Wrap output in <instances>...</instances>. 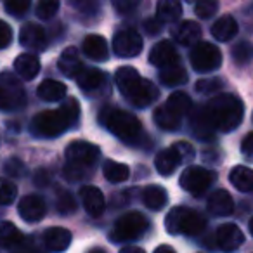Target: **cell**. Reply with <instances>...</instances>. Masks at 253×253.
<instances>
[{
  "label": "cell",
  "mask_w": 253,
  "mask_h": 253,
  "mask_svg": "<svg viewBox=\"0 0 253 253\" xmlns=\"http://www.w3.org/2000/svg\"><path fill=\"white\" fill-rule=\"evenodd\" d=\"M80 118V102L75 97L64 99L59 109H47L32 120L33 134L40 137H56L66 132Z\"/></svg>",
  "instance_id": "obj_1"
},
{
  "label": "cell",
  "mask_w": 253,
  "mask_h": 253,
  "mask_svg": "<svg viewBox=\"0 0 253 253\" xmlns=\"http://www.w3.org/2000/svg\"><path fill=\"white\" fill-rule=\"evenodd\" d=\"M115 82L123 97L128 99V102L135 108H148L160 95L155 84L142 78L137 73V70L132 66L118 68L115 75Z\"/></svg>",
  "instance_id": "obj_2"
},
{
  "label": "cell",
  "mask_w": 253,
  "mask_h": 253,
  "mask_svg": "<svg viewBox=\"0 0 253 253\" xmlns=\"http://www.w3.org/2000/svg\"><path fill=\"white\" fill-rule=\"evenodd\" d=\"M208 118L215 130L232 132L239 126L245 116V104L234 94H220L205 104Z\"/></svg>",
  "instance_id": "obj_3"
},
{
  "label": "cell",
  "mask_w": 253,
  "mask_h": 253,
  "mask_svg": "<svg viewBox=\"0 0 253 253\" xmlns=\"http://www.w3.org/2000/svg\"><path fill=\"white\" fill-rule=\"evenodd\" d=\"M101 122L111 134H115L123 142H135L142 132V125L137 116L118 108L102 109Z\"/></svg>",
  "instance_id": "obj_4"
},
{
  "label": "cell",
  "mask_w": 253,
  "mask_h": 253,
  "mask_svg": "<svg viewBox=\"0 0 253 253\" xmlns=\"http://www.w3.org/2000/svg\"><path fill=\"white\" fill-rule=\"evenodd\" d=\"M101 149L95 144L87 141H73L66 148V177L70 179H80L85 173V169H90L95 162H97Z\"/></svg>",
  "instance_id": "obj_5"
},
{
  "label": "cell",
  "mask_w": 253,
  "mask_h": 253,
  "mask_svg": "<svg viewBox=\"0 0 253 253\" xmlns=\"http://www.w3.org/2000/svg\"><path fill=\"white\" fill-rule=\"evenodd\" d=\"M207 227V218L187 207H175L165 218V229L170 234L198 236Z\"/></svg>",
  "instance_id": "obj_6"
},
{
  "label": "cell",
  "mask_w": 253,
  "mask_h": 253,
  "mask_svg": "<svg viewBox=\"0 0 253 253\" xmlns=\"http://www.w3.org/2000/svg\"><path fill=\"white\" fill-rule=\"evenodd\" d=\"M149 229V220L139 211H128L116 220L111 231V239L116 243L134 241Z\"/></svg>",
  "instance_id": "obj_7"
},
{
  "label": "cell",
  "mask_w": 253,
  "mask_h": 253,
  "mask_svg": "<svg viewBox=\"0 0 253 253\" xmlns=\"http://www.w3.org/2000/svg\"><path fill=\"white\" fill-rule=\"evenodd\" d=\"M26 104V92L19 78L12 73H0V111H16Z\"/></svg>",
  "instance_id": "obj_8"
},
{
  "label": "cell",
  "mask_w": 253,
  "mask_h": 253,
  "mask_svg": "<svg viewBox=\"0 0 253 253\" xmlns=\"http://www.w3.org/2000/svg\"><path fill=\"white\" fill-rule=\"evenodd\" d=\"M191 64L198 73H210L220 68L222 52L217 45L210 42H198L191 50Z\"/></svg>",
  "instance_id": "obj_9"
},
{
  "label": "cell",
  "mask_w": 253,
  "mask_h": 253,
  "mask_svg": "<svg viewBox=\"0 0 253 253\" xmlns=\"http://www.w3.org/2000/svg\"><path fill=\"white\" fill-rule=\"evenodd\" d=\"M215 179H217V173L213 170L203 169V167H187L180 175L179 184L184 191L200 196L215 182Z\"/></svg>",
  "instance_id": "obj_10"
},
{
  "label": "cell",
  "mask_w": 253,
  "mask_h": 253,
  "mask_svg": "<svg viewBox=\"0 0 253 253\" xmlns=\"http://www.w3.org/2000/svg\"><path fill=\"white\" fill-rule=\"evenodd\" d=\"M142 47L144 43L135 30H122L113 37V52L118 57H135Z\"/></svg>",
  "instance_id": "obj_11"
},
{
  "label": "cell",
  "mask_w": 253,
  "mask_h": 253,
  "mask_svg": "<svg viewBox=\"0 0 253 253\" xmlns=\"http://www.w3.org/2000/svg\"><path fill=\"white\" fill-rule=\"evenodd\" d=\"M245 243V234L236 224H224L217 229V245L224 253H232Z\"/></svg>",
  "instance_id": "obj_12"
},
{
  "label": "cell",
  "mask_w": 253,
  "mask_h": 253,
  "mask_svg": "<svg viewBox=\"0 0 253 253\" xmlns=\"http://www.w3.org/2000/svg\"><path fill=\"white\" fill-rule=\"evenodd\" d=\"M18 211L19 217L23 218L25 222H40L43 217H45V201L42 200L37 194H28L25 196L18 205Z\"/></svg>",
  "instance_id": "obj_13"
},
{
  "label": "cell",
  "mask_w": 253,
  "mask_h": 253,
  "mask_svg": "<svg viewBox=\"0 0 253 253\" xmlns=\"http://www.w3.org/2000/svg\"><path fill=\"white\" fill-rule=\"evenodd\" d=\"M149 63L163 70V68L179 64V54H177V49L173 47L172 42H169V40H162V42H158L151 49V54H149Z\"/></svg>",
  "instance_id": "obj_14"
},
{
  "label": "cell",
  "mask_w": 253,
  "mask_h": 253,
  "mask_svg": "<svg viewBox=\"0 0 253 253\" xmlns=\"http://www.w3.org/2000/svg\"><path fill=\"white\" fill-rule=\"evenodd\" d=\"M19 43L28 50H43L47 47V35L42 26L28 23L19 30Z\"/></svg>",
  "instance_id": "obj_15"
},
{
  "label": "cell",
  "mask_w": 253,
  "mask_h": 253,
  "mask_svg": "<svg viewBox=\"0 0 253 253\" xmlns=\"http://www.w3.org/2000/svg\"><path fill=\"white\" fill-rule=\"evenodd\" d=\"M80 198L82 203H84V208L90 217H99L102 215L106 208V200L104 194L99 187L95 186H85L80 189Z\"/></svg>",
  "instance_id": "obj_16"
},
{
  "label": "cell",
  "mask_w": 253,
  "mask_h": 253,
  "mask_svg": "<svg viewBox=\"0 0 253 253\" xmlns=\"http://www.w3.org/2000/svg\"><path fill=\"white\" fill-rule=\"evenodd\" d=\"M172 39L177 40L180 45H193L201 39V26L196 21H182L177 23L172 28Z\"/></svg>",
  "instance_id": "obj_17"
},
{
  "label": "cell",
  "mask_w": 253,
  "mask_h": 253,
  "mask_svg": "<svg viewBox=\"0 0 253 253\" xmlns=\"http://www.w3.org/2000/svg\"><path fill=\"white\" fill-rule=\"evenodd\" d=\"M71 239H73L71 232L64 227H49L43 234V243L54 253L66 252L71 245Z\"/></svg>",
  "instance_id": "obj_18"
},
{
  "label": "cell",
  "mask_w": 253,
  "mask_h": 253,
  "mask_svg": "<svg viewBox=\"0 0 253 253\" xmlns=\"http://www.w3.org/2000/svg\"><path fill=\"white\" fill-rule=\"evenodd\" d=\"M208 210L215 217H227L234 210V201L232 196L225 189H217L208 198Z\"/></svg>",
  "instance_id": "obj_19"
},
{
  "label": "cell",
  "mask_w": 253,
  "mask_h": 253,
  "mask_svg": "<svg viewBox=\"0 0 253 253\" xmlns=\"http://www.w3.org/2000/svg\"><path fill=\"white\" fill-rule=\"evenodd\" d=\"M57 66H59L61 73L68 78H71V77L77 78L78 75H80V71L85 68L80 59V54H78V50L75 49V47H68V49L63 50Z\"/></svg>",
  "instance_id": "obj_20"
},
{
  "label": "cell",
  "mask_w": 253,
  "mask_h": 253,
  "mask_svg": "<svg viewBox=\"0 0 253 253\" xmlns=\"http://www.w3.org/2000/svg\"><path fill=\"white\" fill-rule=\"evenodd\" d=\"M191 128L196 134V137L203 139H211L213 137V125H211L210 118H208L207 111H205V106H198L196 109H193L191 113Z\"/></svg>",
  "instance_id": "obj_21"
},
{
  "label": "cell",
  "mask_w": 253,
  "mask_h": 253,
  "mask_svg": "<svg viewBox=\"0 0 253 253\" xmlns=\"http://www.w3.org/2000/svg\"><path fill=\"white\" fill-rule=\"evenodd\" d=\"M84 52L88 59L102 63V61H108L109 47L101 35H88L84 40Z\"/></svg>",
  "instance_id": "obj_22"
},
{
  "label": "cell",
  "mask_w": 253,
  "mask_h": 253,
  "mask_svg": "<svg viewBox=\"0 0 253 253\" xmlns=\"http://www.w3.org/2000/svg\"><path fill=\"white\" fill-rule=\"evenodd\" d=\"M14 70L23 80H33L40 73V59L35 54H30V52L21 54V56L16 57Z\"/></svg>",
  "instance_id": "obj_23"
},
{
  "label": "cell",
  "mask_w": 253,
  "mask_h": 253,
  "mask_svg": "<svg viewBox=\"0 0 253 253\" xmlns=\"http://www.w3.org/2000/svg\"><path fill=\"white\" fill-rule=\"evenodd\" d=\"M182 162L179 156V153L172 148H167V149H162V151L156 155V160H155V167L158 170L160 175L163 177H169L175 172V169L179 167V163Z\"/></svg>",
  "instance_id": "obj_24"
},
{
  "label": "cell",
  "mask_w": 253,
  "mask_h": 253,
  "mask_svg": "<svg viewBox=\"0 0 253 253\" xmlns=\"http://www.w3.org/2000/svg\"><path fill=\"white\" fill-rule=\"evenodd\" d=\"M238 35V23L232 16L225 14L218 18L211 26V37L218 42H229Z\"/></svg>",
  "instance_id": "obj_25"
},
{
  "label": "cell",
  "mask_w": 253,
  "mask_h": 253,
  "mask_svg": "<svg viewBox=\"0 0 253 253\" xmlns=\"http://www.w3.org/2000/svg\"><path fill=\"white\" fill-rule=\"evenodd\" d=\"M106 75L101 70H95V68H87L80 71V75L77 77V84L82 90L85 92H95L104 85Z\"/></svg>",
  "instance_id": "obj_26"
},
{
  "label": "cell",
  "mask_w": 253,
  "mask_h": 253,
  "mask_svg": "<svg viewBox=\"0 0 253 253\" xmlns=\"http://www.w3.org/2000/svg\"><path fill=\"white\" fill-rule=\"evenodd\" d=\"M66 85L56 80H43L37 88V95L47 102H57L66 97Z\"/></svg>",
  "instance_id": "obj_27"
},
{
  "label": "cell",
  "mask_w": 253,
  "mask_h": 253,
  "mask_svg": "<svg viewBox=\"0 0 253 253\" xmlns=\"http://www.w3.org/2000/svg\"><path fill=\"white\" fill-rule=\"evenodd\" d=\"M231 184L241 193H252L253 191V170L245 165H236L229 173Z\"/></svg>",
  "instance_id": "obj_28"
},
{
  "label": "cell",
  "mask_w": 253,
  "mask_h": 253,
  "mask_svg": "<svg viewBox=\"0 0 253 253\" xmlns=\"http://www.w3.org/2000/svg\"><path fill=\"white\" fill-rule=\"evenodd\" d=\"M156 16L163 23H175L182 16V4L179 0H158Z\"/></svg>",
  "instance_id": "obj_29"
},
{
  "label": "cell",
  "mask_w": 253,
  "mask_h": 253,
  "mask_svg": "<svg viewBox=\"0 0 253 253\" xmlns=\"http://www.w3.org/2000/svg\"><path fill=\"white\" fill-rule=\"evenodd\" d=\"M142 201H144V205L149 208V210L158 211L167 205L169 196H167L165 187H162V186H148L144 191H142Z\"/></svg>",
  "instance_id": "obj_30"
},
{
  "label": "cell",
  "mask_w": 253,
  "mask_h": 253,
  "mask_svg": "<svg viewBox=\"0 0 253 253\" xmlns=\"http://www.w3.org/2000/svg\"><path fill=\"white\" fill-rule=\"evenodd\" d=\"M25 239L23 232L16 227L12 222H2L0 224V246L2 248H16Z\"/></svg>",
  "instance_id": "obj_31"
},
{
  "label": "cell",
  "mask_w": 253,
  "mask_h": 253,
  "mask_svg": "<svg viewBox=\"0 0 253 253\" xmlns=\"http://www.w3.org/2000/svg\"><path fill=\"white\" fill-rule=\"evenodd\" d=\"M165 106H167V109H170L175 116L182 118V116H186L187 113L191 111L193 101H191V97L186 92H173L169 97V101L165 102Z\"/></svg>",
  "instance_id": "obj_32"
},
{
  "label": "cell",
  "mask_w": 253,
  "mask_h": 253,
  "mask_svg": "<svg viewBox=\"0 0 253 253\" xmlns=\"http://www.w3.org/2000/svg\"><path fill=\"white\" fill-rule=\"evenodd\" d=\"M102 173L104 177L113 184H120L125 182L128 177H130V169L125 165V163L120 162H113V160H108L102 167Z\"/></svg>",
  "instance_id": "obj_33"
},
{
  "label": "cell",
  "mask_w": 253,
  "mask_h": 253,
  "mask_svg": "<svg viewBox=\"0 0 253 253\" xmlns=\"http://www.w3.org/2000/svg\"><path fill=\"white\" fill-rule=\"evenodd\" d=\"M160 82H162L163 85H169V87H177V85L186 84L187 73L179 64H173V66L163 68V70L160 71Z\"/></svg>",
  "instance_id": "obj_34"
},
{
  "label": "cell",
  "mask_w": 253,
  "mask_h": 253,
  "mask_svg": "<svg viewBox=\"0 0 253 253\" xmlns=\"http://www.w3.org/2000/svg\"><path fill=\"white\" fill-rule=\"evenodd\" d=\"M155 122L162 130H177L179 128L180 118L173 115L170 109H167V106H160L155 109Z\"/></svg>",
  "instance_id": "obj_35"
},
{
  "label": "cell",
  "mask_w": 253,
  "mask_h": 253,
  "mask_svg": "<svg viewBox=\"0 0 253 253\" xmlns=\"http://www.w3.org/2000/svg\"><path fill=\"white\" fill-rule=\"evenodd\" d=\"M231 52H232V61L236 64H239V66H246L253 59V45L250 42H246V40L236 43Z\"/></svg>",
  "instance_id": "obj_36"
},
{
  "label": "cell",
  "mask_w": 253,
  "mask_h": 253,
  "mask_svg": "<svg viewBox=\"0 0 253 253\" xmlns=\"http://www.w3.org/2000/svg\"><path fill=\"white\" fill-rule=\"evenodd\" d=\"M16 196H18V187H16V184L0 177V205L14 203Z\"/></svg>",
  "instance_id": "obj_37"
},
{
  "label": "cell",
  "mask_w": 253,
  "mask_h": 253,
  "mask_svg": "<svg viewBox=\"0 0 253 253\" xmlns=\"http://www.w3.org/2000/svg\"><path fill=\"white\" fill-rule=\"evenodd\" d=\"M59 9V0H39L37 4V16L43 21L54 18Z\"/></svg>",
  "instance_id": "obj_38"
},
{
  "label": "cell",
  "mask_w": 253,
  "mask_h": 253,
  "mask_svg": "<svg viewBox=\"0 0 253 253\" xmlns=\"http://www.w3.org/2000/svg\"><path fill=\"white\" fill-rule=\"evenodd\" d=\"M218 11V0H198L194 5V12L201 19H208Z\"/></svg>",
  "instance_id": "obj_39"
},
{
  "label": "cell",
  "mask_w": 253,
  "mask_h": 253,
  "mask_svg": "<svg viewBox=\"0 0 253 253\" xmlns=\"http://www.w3.org/2000/svg\"><path fill=\"white\" fill-rule=\"evenodd\" d=\"M222 88L220 78H203L196 82V92L200 94H215Z\"/></svg>",
  "instance_id": "obj_40"
},
{
  "label": "cell",
  "mask_w": 253,
  "mask_h": 253,
  "mask_svg": "<svg viewBox=\"0 0 253 253\" xmlns=\"http://www.w3.org/2000/svg\"><path fill=\"white\" fill-rule=\"evenodd\" d=\"M57 210L63 215H68L77 210V201H75V198L68 191H61L59 196H57Z\"/></svg>",
  "instance_id": "obj_41"
},
{
  "label": "cell",
  "mask_w": 253,
  "mask_h": 253,
  "mask_svg": "<svg viewBox=\"0 0 253 253\" xmlns=\"http://www.w3.org/2000/svg\"><path fill=\"white\" fill-rule=\"evenodd\" d=\"M32 0H4L5 11L11 16H23L30 9Z\"/></svg>",
  "instance_id": "obj_42"
},
{
  "label": "cell",
  "mask_w": 253,
  "mask_h": 253,
  "mask_svg": "<svg viewBox=\"0 0 253 253\" xmlns=\"http://www.w3.org/2000/svg\"><path fill=\"white\" fill-rule=\"evenodd\" d=\"M5 172L11 177H21L25 173V165L19 158H9L5 162Z\"/></svg>",
  "instance_id": "obj_43"
},
{
  "label": "cell",
  "mask_w": 253,
  "mask_h": 253,
  "mask_svg": "<svg viewBox=\"0 0 253 253\" xmlns=\"http://www.w3.org/2000/svg\"><path fill=\"white\" fill-rule=\"evenodd\" d=\"M113 7L116 9L118 12L125 14V12H132L139 4H141V0H111Z\"/></svg>",
  "instance_id": "obj_44"
},
{
  "label": "cell",
  "mask_w": 253,
  "mask_h": 253,
  "mask_svg": "<svg viewBox=\"0 0 253 253\" xmlns=\"http://www.w3.org/2000/svg\"><path fill=\"white\" fill-rule=\"evenodd\" d=\"M12 42V30L5 21L0 19V49H5Z\"/></svg>",
  "instance_id": "obj_45"
},
{
  "label": "cell",
  "mask_w": 253,
  "mask_h": 253,
  "mask_svg": "<svg viewBox=\"0 0 253 253\" xmlns=\"http://www.w3.org/2000/svg\"><path fill=\"white\" fill-rule=\"evenodd\" d=\"M173 149H175L177 153H179V156H180V160L182 162H186V160H191L194 156V149H193V146L189 144V142H175L173 144Z\"/></svg>",
  "instance_id": "obj_46"
},
{
  "label": "cell",
  "mask_w": 253,
  "mask_h": 253,
  "mask_svg": "<svg viewBox=\"0 0 253 253\" xmlns=\"http://www.w3.org/2000/svg\"><path fill=\"white\" fill-rule=\"evenodd\" d=\"M241 153L246 160H252L253 162V132H250L241 142Z\"/></svg>",
  "instance_id": "obj_47"
},
{
  "label": "cell",
  "mask_w": 253,
  "mask_h": 253,
  "mask_svg": "<svg viewBox=\"0 0 253 253\" xmlns=\"http://www.w3.org/2000/svg\"><path fill=\"white\" fill-rule=\"evenodd\" d=\"M144 28H146V32L149 33V35H155V33H158L160 30H162V23L158 21V19H148V21L144 23Z\"/></svg>",
  "instance_id": "obj_48"
},
{
  "label": "cell",
  "mask_w": 253,
  "mask_h": 253,
  "mask_svg": "<svg viewBox=\"0 0 253 253\" xmlns=\"http://www.w3.org/2000/svg\"><path fill=\"white\" fill-rule=\"evenodd\" d=\"M35 182L39 184V186H43V184H49V173L45 172V170H39L35 175Z\"/></svg>",
  "instance_id": "obj_49"
},
{
  "label": "cell",
  "mask_w": 253,
  "mask_h": 253,
  "mask_svg": "<svg viewBox=\"0 0 253 253\" xmlns=\"http://www.w3.org/2000/svg\"><path fill=\"white\" fill-rule=\"evenodd\" d=\"M120 253H146L142 248H139V246H125V248L120 250Z\"/></svg>",
  "instance_id": "obj_50"
},
{
  "label": "cell",
  "mask_w": 253,
  "mask_h": 253,
  "mask_svg": "<svg viewBox=\"0 0 253 253\" xmlns=\"http://www.w3.org/2000/svg\"><path fill=\"white\" fill-rule=\"evenodd\" d=\"M155 253H177V252L169 245H160L158 248L155 250Z\"/></svg>",
  "instance_id": "obj_51"
},
{
  "label": "cell",
  "mask_w": 253,
  "mask_h": 253,
  "mask_svg": "<svg viewBox=\"0 0 253 253\" xmlns=\"http://www.w3.org/2000/svg\"><path fill=\"white\" fill-rule=\"evenodd\" d=\"M88 253H106V252H104V250H102V248H92Z\"/></svg>",
  "instance_id": "obj_52"
},
{
  "label": "cell",
  "mask_w": 253,
  "mask_h": 253,
  "mask_svg": "<svg viewBox=\"0 0 253 253\" xmlns=\"http://www.w3.org/2000/svg\"><path fill=\"white\" fill-rule=\"evenodd\" d=\"M248 229H250V232L253 234V217H252V220H250V224H248Z\"/></svg>",
  "instance_id": "obj_53"
}]
</instances>
